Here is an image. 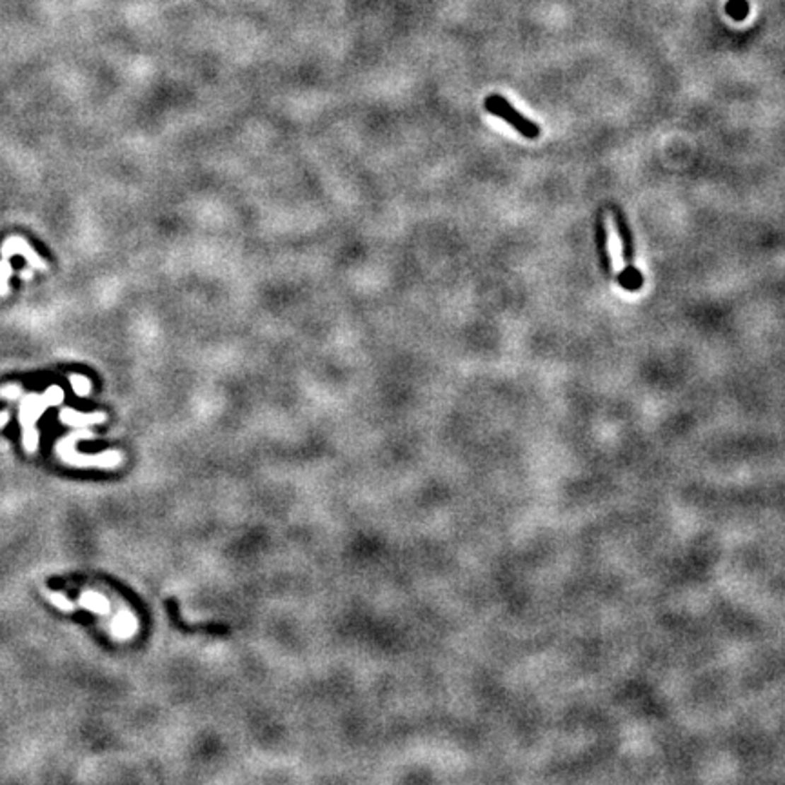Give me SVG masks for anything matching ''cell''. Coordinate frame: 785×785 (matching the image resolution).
<instances>
[{"label":"cell","mask_w":785,"mask_h":785,"mask_svg":"<svg viewBox=\"0 0 785 785\" xmlns=\"http://www.w3.org/2000/svg\"><path fill=\"white\" fill-rule=\"evenodd\" d=\"M484 106H486V110L489 111L491 115L500 117L504 122H507L509 126L515 127L523 139L535 140L542 135L540 126L533 122V120H529L528 117H523V115L520 113L515 106H511L509 100H507L506 97H502V95H489V97L486 98V102H484Z\"/></svg>","instance_id":"obj_1"},{"label":"cell","mask_w":785,"mask_h":785,"mask_svg":"<svg viewBox=\"0 0 785 785\" xmlns=\"http://www.w3.org/2000/svg\"><path fill=\"white\" fill-rule=\"evenodd\" d=\"M50 404L47 398H37L30 397L24 400L22 405V424H24V443L25 449L30 453L35 451L37 448V431L33 429V422L37 420V417L46 409V405Z\"/></svg>","instance_id":"obj_2"},{"label":"cell","mask_w":785,"mask_h":785,"mask_svg":"<svg viewBox=\"0 0 785 785\" xmlns=\"http://www.w3.org/2000/svg\"><path fill=\"white\" fill-rule=\"evenodd\" d=\"M595 244H596V255L600 260V269L604 273V277L607 280L612 279L615 274V267H612V257L611 250H609V233L605 220L602 219V215H598L595 219Z\"/></svg>","instance_id":"obj_3"},{"label":"cell","mask_w":785,"mask_h":785,"mask_svg":"<svg viewBox=\"0 0 785 785\" xmlns=\"http://www.w3.org/2000/svg\"><path fill=\"white\" fill-rule=\"evenodd\" d=\"M612 219H615V226H617L618 238L622 244V258H624L625 266L634 264V237L631 231V226L627 222V216L622 211L620 206H612Z\"/></svg>","instance_id":"obj_4"},{"label":"cell","mask_w":785,"mask_h":785,"mask_svg":"<svg viewBox=\"0 0 785 785\" xmlns=\"http://www.w3.org/2000/svg\"><path fill=\"white\" fill-rule=\"evenodd\" d=\"M618 284L624 287L625 291H638L644 286V274L642 271L634 267V264L625 266L624 269L618 273Z\"/></svg>","instance_id":"obj_5"},{"label":"cell","mask_w":785,"mask_h":785,"mask_svg":"<svg viewBox=\"0 0 785 785\" xmlns=\"http://www.w3.org/2000/svg\"><path fill=\"white\" fill-rule=\"evenodd\" d=\"M100 420H104V414H93V417H86V414L75 413V411H62V422L69 424V426H86V424H98Z\"/></svg>","instance_id":"obj_6"},{"label":"cell","mask_w":785,"mask_h":785,"mask_svg":"<svg viewBox=\"0 0 785 785\" xmlns=\"http://www.w3.org/2000/svg\"><path fill=\"white\" fill-rule=\"evenodd\" d=\"M81 605H82V607H89L91 611H95V612H104V615L110 611V604H107V600L104 598V596L97 595V593H84V595H82V598H81Z\"/></svg>","instance_id":"obj_7"},{"label":"cell","mask_w":785,"mask_h":785,"mask_svg":"<svg viewBox=\"0 0 785 785\" xmlns=\"http://www.w3.org/2000/svg\"><path fill=\"white\" fill-rule=\"evenodd\" d=\"M136 631L135 618L129 612H120V617L115 620V633L120 636H131Z\"/></svg>","instance_id":"obj_8"},{"label":"cell","mask_w":785,"mask_h":785,"mask_svg":"<svg viewBox=\"0 0 785 785\" xmlns=\"http://www.w3.org/2000/svg\"><path fill=\"white\" fill-rule=\"evenodd\" d=\"M748 11H749V6L745 0H731L729 4H727V13H729L731 17L735 18V21H743V18L748 17Z\"/></svg>","instance_id":"obj_9"},{"label":"cell","mask_w":785,"mask_h":785,"mask_svg":"<svg viewBox=\"0 0 785 785\" xmlns=\"http://www.w3.org/2000/svg\"><path fill=\"white\" fill-rule=\"evenodd\" d=\"M50 600L57 605V607H60L62 611H66V612H71L73 609H75V605H73L71 602H69V600L66 598L64 595H59V593H50Z\"/></svg>","instance_id":"obj_10"},{"label":"cell","mask_w":785,"mask_h":785,"mask_svg":"<svg viewBox=\"0 0 785 785\" xmlns=\"http://www.w3.org/2000/svg\"><path fill=\"white\" fill-rule=\"evenodd\" d=\"M71 385L76 389L78 395H86L89 391V382L84 376H71Z\"/></svg>","instance_id":"obj_11"},{"label":"cell","mask_w":785,"mask_h":785,"mask_svg":"<svg viewBox=\"0 0 785 785\" xmlns=\"http://www.w3.org/2000/svg\"><path fill=\"white\" fill-rule=\"evenodd\" d=\"M46 398H47V402H50V404H59V402L64 398V395H62V391H60L59 388H51L50 392L46 395Z\"/></svg>","instance_id":"obj_12"},{"label":"cell","mask_w":785,"mask_h":785,"mask_svg":"<svg viewBox=\"0 0 785 785\" xmlns=\"http://www.w3.org/2000/svg\"><path fill=\"white\" fill-rule=\"evenodd\" d=\"M18 392H21V388H18V385H9V388H4L2 391H0V397L17 398Z\"/></svg>","instance_id":"obj_13"},{"label":"cell","mask_w":785,"mask_h":785,"mask_svg":"<svg viewBox=\"0 0 785 785\" xmlns=\"http://www.w3.org/2000/svg\"><path fill=\"white\" fill-rule=\"evenodd\" d=\"M8 418H9V417H8V413H2V414H0V427H4V426H6V422H8Z\"/></svg>","instance_id":"obj_14"}]
</instances>
